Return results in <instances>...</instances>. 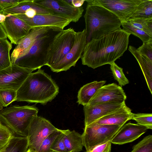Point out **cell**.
Masks as SVG:
<instances>
[{"mask_svg":"<svg viewBox=\"0 0 152 152\" xmlns=\"http://www.w3.org/2000/svg\"><path fill=\"white\" fill-rule=\"evenodd\" d=\"M142 0H87V3L102 7L112 12L122 24L126 22Z\"/></svg>","mask_w":152,"mask_h":152,"instance_id":"cell-8","label":"cell"},{"mask_svg":"<svg viewBox=\"0 0 152 152\" xmlns=\"http://www.w3.org/2000/svg\"><path fill=\"white\" fill-rule=\"evenodd\" d=\"M134 18L152 19V0H142L130 18Z\"/></svg>","mask_w":152,"mask_h":152,"instance_id":"cell-26","label":"cell"},{"mask_svg":"<svg viewBox=\"0 0 152 152\" xmlns=\"http://www.w3.org/2000/svg\"><path fill=\"white\" fill-rule=\"evenodd\" d=\"M3 106L0 102V111L3 109Z\"/></svg>","mask_w":152,"mask_h":152,"instance_id":"cell-43","label":"cell"},{"mask_svg":"<svg viewBox=\"0 0 152 152\" xmlns=\"http://www.w3.org/2000/svg\"><path fill=\"white\" fill-rule=\"evenodd\" d=\"M6 15L1 13H0V23H3L6 18Z\"/></svg>","mask_w":152,"mask_h":152,"instance_id":"cell-41","label":"cell"},{"mask_svg":"<svg viewBox=\"0 0 152 152\" xmlns=\"http://www.w3.org/2000/svg\"><path fill=\"white\" fill-rule=\"evenodd\" d=\"M17 91L10 89L0 90V102L3 107H7L16 101Z\"/></svg>","mask_w":152,"mask_h":152,"instance_id":"cell-33","label":"cell"},{"mask_svg":"<svg viewBox=\"0 0 152 152\" xmlns=\"http://www.w3.org/2000/svg\"><path fill=\"white\" fill-rule=\"evenodd\" d=\"M110 65L113 77L118 82L119 86L122 87L128 84L129 81L125 76L122 68L118 66L115 62Z\"/></svg>","mask_w":152,"mask_h":152,"instance_id":"cell-30","label":"cell"},{"mask_svg":"<svg viewBox=\"0 0 152 152\" xmlns=\"http://www.w3.org/2000/svg\"><path fill=\"white\" fill-rule=\"evenodd\" d=\"M147 130L144 126L129 122L121 127L110 142L112 143L119 145L131 142L145 133Z\"/></svg>","mask_w":152,"mask_h":152,"instance_id":"cell-19","label":"cell"},{"mask_svg":"<svg viewBox=\"0 0 152 152\" xmlns=\"http://www.w3.org/2000/svg\"><path fill=\"white\" fill-rule=\"evenodd\" d=\"M125 103L107 102L83 106L85 126L88 125L121 107Z\"/></svg>","mask_w":152,"mask_h":152,"instance_id":"cell-17","label":"cell"},{"mask_svg":"<svg viewBox=\"0 0 152 152\" xmlns=\"http://www.w3.org/2000/svg\"><path fill=\"white\" fill-rule=\"evenodd\" d=\"M137 49L141 55L152 62V39L143 43L142 45Z\"/></svg>","mask_w":152,"mask_h":152,"instance_id":"cell-36","label":"cell"},{"mask_svg":"<svg viewBox=\"0 0 152 152\" xmlns=\"http://www.w3.org/2000/svg\"><path fill=\"white\" fill-rule=\"evenodd\" d=\"M121 127L118 125L92 124L85 126L82 136L86 152L110 141Z\"/></svg>","mask_w":152,"mask_h":152,"instance_id":"cell-7","label":"cell"},{"mask_svg":"<svg viewBox=\"0 0 152 152\" xmlns=\"http://www.w3.org/2000/svg\"><path fill=\"white\" fill-rule=\"evenodd\" d=\"M86 42L85 29L76 32L74 45L71 50L59 62L50 68L53 72L66 71L75 66L81 58Z\"/></svg>","mask_w":152,"mask_h":152,"instance_id":"cell-10","label":"cell"},{"mask_svg":"<svg viewBox=\"0 0 152 152\" xmlns=\"http://www.w3.org/2000/svg\"><path fill=\"white\" fill-rule=\"evenodd\" d=\"M106 81H94L86 84L78 91L77 102L83 106L88 104L97 91L106 83Z\"/></svg>","mask_w":152,"mask_h":152,"instance_id":"cell-22","label":"cell"},{"mask_svg":"<svg viewBox=\"0 0 152 152\" xmlns=\"http://www.w3.org/2000/svg\"><path fill=\"white\" fill-rule=\"evenodd\" d=\"M3 10L0 7V13H1V12Z\"/></svg>","mask_w":152,"mask_h":152,"instance_id":"cell-44","label":"cell"},{"mask_svg":"<svg viewBox=\"0 0 152 152\" xmlns=\"http://www.w3.org/2000/svg\"><path fill=\"white\" fill-rule=\"evenodd\" d=\"M34 0L37 4L52 10L55 14L70 19L72 22H77L84 11L83 6L74 7L66 0Z\"/></svg>","mask_w":152,"mask_h":152,"instance_id":"cell-12","label":"cell"},{"mask_svg":"<svg viewBox=\"0 0 152 152\" xmlns=\"http://www.w3.org/2000/svg\"><path fill=\"white\" fill-rule=\"evenodd\" d=\"M62 30L59 28L52 27L39 35L28 52L17 59L12 64L33 71L46 65L49 46L55 35Z\"/></svg>","mask_w":152,"mask_h":152,"instance_id":"cell-5","label":"cell"},{"mask_svg":"<svg viewBox=\"0 0 152 152\" xmlns=\"http://www.w3.org/2000/svg\"><path fill=\"white\" fill-rule=\"evenodd\" d=\"M111 143L110 141H108L95 147L86 152H110Z\"/></svg>","mask_w":152,"mask_h":152,"instance_id":"cell-37","label":"cell"},{"mask_svg":"<svg viewBox=\"0 0 152 152\" xmlns=\"http://www.w3.org/2000/svg\"><path fill=\"white\" fill-rule=\"evenodd\" d=\"M51 27L43 26L32 28L28 34L17 45L12 52L10 56L12 64L17 59L26 55L29 51L37 37Z\"/></svg>","mask_w":152,"mask_h":152,"instance_id":"cell-18","label":"cell"},{"mask_svg":"<svg viewBox=\"0 0 152 152\" xmlns=\"http://www.w3.org/2000/svg\"><path fill=\"white\" fill-rule=\"evenodd\" d=\"M22 0H0V7L3 10L16 5Z\"/></svg>","mask_w":152,"mask_h":152,"instance_id":"cell-38","label":"cell"},{"mask_svg":"<svg viewBox=\"0 0 152 152\" xmlns=\"http://www.w3.org/2000/svg\"><path fill=\"white\" fill-rule=\"evenodd\" d=\"M14 15L24 21L32 28L51 27L64 30L65 27L72 22L70 19L57 14L36 15L30 18L24 14Z\"/></svg>","mask_w":152,"mask_h":152,"instance_id":"cell-13","label":"cell"},{"mask_svg":"<svg viewBox=\"0 0 152 152\" xmlns=\"http://www.w3.org/2000/svg\"><path fill=\"white\" fill-rule=\"evenodd\" d=\"M64 130L60 129L53 132L42 141L37 152H51L50 148L56 138Z\"/></svg>","mask_w":152,"mask_h":152,"instance_id":"cell-31","label":"cell"},{"mask_svg":"<svg viewBox=\"0 0 152 152\" xmlns=\"http://www.w3.org/2000/svg\"><path fill=\"white\" fill-rule=\"evenodd\" d=\"M38 110L34 105L11 106L0 111V121L13 135L27 137L30 125Z\"/></svg>","mask_w":152,"mask_h":152,"instance_id":"cell-4","label":"cell"},{"mask_svg":"<svg viewBox=\"0 0 152 152\" xmlns=\"http://www.w3.org/2000/svg\"><path fill=\"white\" fill-rule=\"evenodd\" d=\"M132 113L131 109L125 103L118 109L91 124L115 125L122 127L127 121L132 119Z\"/></svg>","mask_w":152,"mask_h":152,"instance_id":"cell-20","label":"cell"},{"mask_svg":"<svg viewBox=\"0 0 152 152\" xmlns=\"http://www.w3.org/2000/svg\"><path fill=\"white\" fill-rule=\"evenodd\" d=\"M130 35L120 28L88 42L81 57L82 64L95 69L114 62L127 50Z\"/></svg>","mask_w":152,"mask_h":152,"instance_id":"cell-1","label":"cell"},{"mask_svg":"<svg viewBox=\"0 0 152 152\" xmlns=\"http://www.w3.org/2000/svg\"><path fill=\"white\" fill-rule=\"evenodd\" d=\"M58 93L59 88L55 82L40 68L31 73L17 91L16 101L45 105Z\"/></svg>","mask_w":152,"mask_h":152,"instance_id":"cell-2","label":"cell"},{"mask_svg":"<svg viewBox=\"0 0 152 152\" xmlns=\"http://www.w3.org/2000/svg\"><path fill=\"white\" fill-rule=\"evenodd\" d=\"M27 152H35L33 150L30 149L28 148Z\"/></svg>","mask_w":152,"mask_h":152,"instance_id":"cell-42","label":"cell"},{"mask_svg":"<svg viewBox=\"0 0 152 152\" xmlns=\"http://www.w3.org/2000/svg\"><path fill=\"white\" fill-rule=\"evenodd\" d=\"M13 135L10 129L5 125H0V150L4 147Z\"/></svg>","mask_w":152,"mask_h":152,"instance_id":"cell-35","label":"cell"},{"mask_svg":"<svg viewBox=\"0 0 152 152\" xmlns=\"http://www.w3.org/2000/svg\"><path fill=\"white\" fill-rule=\"evenodd\" d=\"M12 48L7 38L0 39V70L12 65L10 53Z\"/></svg>","mask_w":152,"mask_h":152,"instance_id":"cell-25","label":"cell"},{"mask_svg":"<svg viewBox=\"0 0 152 152\" xmlns=\"http://www.w3.org/2000/svg\"><path fill=\"white\" fill-rule=\"evenodd\" d=\"M6 15L5 21L1 25L11 43L17 45L32 28L14 15L9 14Z\"/></svg>","mask_w":152,"mask_h":152,"instance_id":"cell-14","label":"cell"},{"mask_svg":"<svg viewBox=\"0 0 152 152\" xmlns=\"http://www.w3.org/2000/svg\"><path fill=\"white\" fill-rule=\"evenodd\" d=\"M131 152H152V135L144 137L133 147Z\"/></svg>","mask_w":152,"mask_h":152,"instance_id":"cell-29","label":"cell"},{"mask_svg":"<svg viewBox=\"0 0 152 152\" xmlns=\"http://www.w3.org/2000/svg\"><path fill=\"white\" fill-rule=\"evenodd\" d=\"M66 130H64L56 138L51 145V152H69L65 146L64 137Z\"/></svg>","mask_w":152,"mask_h":152,"instance_id":"cell-34","label":"cell"},{"mask_svg":"<svg viewBox=\"0 0 152 152\" xmlns=\"http://www.w3.org/2000/svg\"><path fill=\"white\" fill-rule=\"evenodd\" d=\"M69 4L72 6L75 7H80L82 6L85 0H66Z\"/></svg>","mask_w":152,"mask_h":152,"instance_id":"cell-39","label":"cell"},{"mask_svg":"<svg viewBox=\"0 0 152 152\" xmlns=\"http://www.w3.org/2000/svg\"><path fill=\"white\" fill-rule=\"evenodd\" d=\"M127 22L152 36V19H130Z\"/></svg>","mask_w":152,"mask_h":152,"instance_id":"cell-28","label":"cell"},{"mask_svg":"<svg viewBox=\"0 0 152 152\" xmlns=\"http://www.w3.org/2000/svg\"><path fill=\"white\" fill-rule=\"evenodd\" d=\"M28 149L27 137L13 135L0 152H27Z\"/></svg>","mask_w":152,"mask_h":152,"instance_id":"cell-24","label":"cell"},{"mask_svg":"<svg viewBox=\"0 0 152 152\" xmlns=\"http://www.w3.org/2000/svg\"><path fill=\"white\" fill-rule=\"evenodd\" d=\"M1 122L0 121V125H1Z\"/></svg>","mask_w":152,"mask_h":152,"instance_id":"cell-45","label":"cell"},{"mask_svg":"<svg viewBox=\"0 0 152 152\" xmlns=\"http://www.w3.org/2000/svg\"><path fill=\"white\" fill-rule=\"evenodd\" d=\"M129 50L137 60L142 70L148 88L152 94V62L141 55L137 48L130 45Z\"/></svg>","mask_w":152,"mask_h":152,"instance_id":"cell-21","label":"cell"},{"mask_svg":"<svg viewBox=\"0 0 152 152\" xmlns=\"http://www.w3.org/2000/svg\"><path fill=\"white\" fill-rule=\"evenodd\" d=\"M132 119L137 124L145 127L147 129H152V114L151 113H132Z\"/></svg>","mask_w":152,"mask_h":152,"instance_id":"cell-32","label":"cell"},{"mask_svg":"<svg viewBox=\"0 0 152 152\" xmlns=\"http://www.w3.org/2000/svg\"><path fill=\"white\" fill-rule=\"evenodd\" d=\"M126 99V95L122 87L113 83L103 86L99 88L88 104L107 102L122 104L125 102Z\"/></svg>","mask_w":152,"mask_h":152,"instance_id":"cell-15","label":"cell"},{"mask_svg":"<svg viewBox=\"0 0 152 152\" xmlns=\"http://www.w3.org/2000/svg\"><path fill=\"white\" fill-rule=\"evenodd\" d=\"M76 33L73 28H70L55 35L48 49L46 65L50 68L64 58L74 45Z\"/></svg>","mask_w":152,"mask_h":152,"instance_id":"cell-6","label":"cell"},{"mask_svg":"<svg viewBox=\"0 0 152 152\" xmlns=\"http://www.w3.org/2000/svg\"><path fill=\"white\" fill-rule=\"evenodd\" d=\"M84 16L86 43L120 28L122 23L113 13L100 6L87 3Z\"/></svg>","mask_w":152,"mask_h":152,"instance_id":"cell-3","label":"cell"},{"mask_svg":"<svg viewBox=\"0 0 152 152\" xmlns=\"http://www.w3.org/2000/svg\"><path fill=\"white\" fill-rule=\"evenodd\" d=\"M7 37L1 24L0 23V39L6 38Z\"/></svg>","mask_w":152,"mask_h":152,"instance_id":"cell-40","label":"cell"},{"mask_svg":"<svg viewBox=\"0 0 152 152\" xmlns=\"http://www.w3.org/2000/svg\"><path fill=\"white\" fill-rule=\"evenodd\" d=\"M33 71L14 64L0 70V90L17 91Z\"/></svg>","mask_w":152,"mask_h":152,"instance_id":"cell-11","label":"cell"},{"mask_svg":"<svg viewBox=\"0 0 152 152\" xmlns=\"http://www.w3.org/2000/svg\"><path fill=\"white\" fill-rule=\"evenodd\" d=\"M59 130L45 118L37 115L35 116L27 133L28 148L37 152L42 142L47 136Z\"/></svg>","mask_w":152,"mask_h":152,"instance_id":"cell-9","label":"cell"},{"mask_svg":"<svg viewBox=\"0 0 152 152\" xmlns=\"http://www.w3.org/2000/svg\"><path fill=\"white\" fill-rule=\"evenodd\" d=\"M64 141L69 152H79L82 150L83 146L82 134L73 130H66Z\"/></svg>","mask_w":152,"mask_h":152,"instance_id":"cell-23","label":"cell"},{"mask_svg":"<svg viewBox=\"0 0 152 152\" xmlns=\"http://www.w3.org/2000/svg\"><path fill=\"white\" fill-rule=\"evenodd\" d=\"M123 29L128 33L133 34L139 38L143 43L152 39V36L145 31L132 25L128 22L122 24Z\"/></svg>","mask_w":152,"mask_h":152,"instance_id":"cell-27","label":"cell"},{"mask_svg":"<svg viewBox=\"0 0 152 152\" xmlns=\"http://www.w3.org/2000/svg\"><path fill=\"white\" fill-rule=\"evenodd\" d=\"M1 13L5 15L24 14L29 18L36 15L56 14L52 10L36 2L34 0H22L16 5L4 10Z\"/></svg>","mask_w":152,"mask_h":152,"instance_id":"cell-16","label":"cell"}]
</instances>
